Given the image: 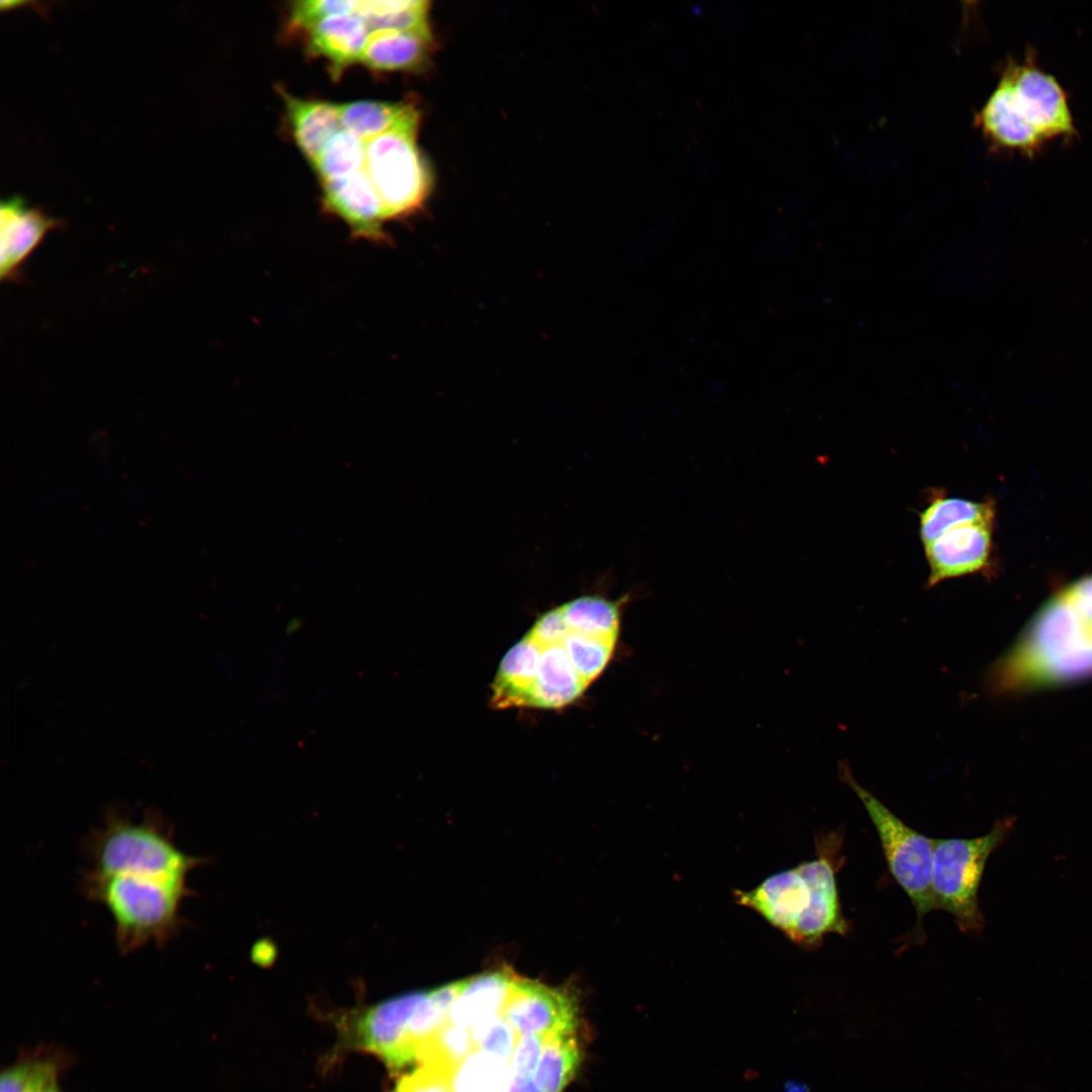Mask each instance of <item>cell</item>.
<instances>
[{
  "label": "cell",
  "instance_id": "cb8c5ba5",
  "mask_svg": "<svg viewBox=\"0 0 1092 1092\" xmlns=\"http://www.w3.org/2000/svg\"><path fill=\"white\" fill-rule=\"evenodd\" d=\"M366 143L342 128L325 145L312 164L323 182L351 176L365 169Z\"/></svg>",
  "mask_w": 1092,
  "mask_h": 1092
},
{
  "label": "cell",
  "instance_id": "4fadbf2b",
  "mask_svg": "<svg viewBox=\"0 0 1092 1092\" xmlns=\"http://www.w3.org/2000/svg\"><path fill=\"white\" fill-rule=\"evenodd\" d=\"M564 629L565 621L561 634L549 642H539L525 634L532 641L535 651L534 681L526 706L560 708L576 700L588 687L578 675L567 653L563 642Z\"/></svg>",
  "mask_w": 1092,
  "mask_h": 1092
},
{
  "label": "cell",
  "instance_id": "f1b7e54d",
  "mask_svg": "<svg viewBox=\"0 0 1092 1092\" xmlns=\"http://www.w3.org/2000/svg\"><path fill=\"white\" fill-rule=\"evenodd\" d=\"M389 1092H452L449 1076L428 1066L420 1065L402 1075Z\"/></svg>",
  "mask_w": 1092,
  "mask_h": 1092
},
{
  "label": "cell",
  "instance_id": "3957f363",
  "mask_svg": "<svg viewBox=\"0 0 1092 1092\" xmlns=\"http://www.w3.org/2000/svg\"><path fill=\"white\" fill-rule=\"evenodd\" d=\"M84 851L90 871L102 875H136L187 880L204 859L180 849L170 822L148 810L134 821L121 809H109L103 824L91 831Z\"/></svg>",
  "mask_w": 1092,
  "mask_h": 1092
},
{
  "label": "cell",
  "instance_id": "83f0119b",
  "mask_svg": "<svg viewBox=\"0 0 1092 1092\" xmlns=\"http://www.w3.org/2000/svg\"><path fill=\"white\" fill-rule=\"evenodd\" d=\"M358 1L305 0L291 3L289 24L292 28L305 30L317 21L337 14L355 13Z\"/></svg>",
  "mask_w": 1092,
  "mask_h": 1092
},
{
  "label": "cell",
  "instance_id": "8992f818",
  "mask_svg": "<svg viewBox=\"0 0 1092 1092\" xmlns=\"http://www.w3.org/2000/svg\"><path fill=\"white\" fill-rule=\"evenodd\" d=\"M1003 835L1000 825L975 838L933 839L931 891L935 909L950 914L963 932L981 928L979 887L987 859Z\"/></svg>",
  "mask_w": 1092,
  "mask_h": 1092
},
{
  "label": "cell",
  "instance_id": "f546056e",
  "mask_svg": "<svg viewBox=\"0 0 1092 1092\" xmlns=\"http://www.w3.org/2000/svg\"><path fill=\"white\" fill-rule=\"evenodd\" d=\"M544 1038L536 1034L521 1036L509 1063V1070L523 1075H535Z\"/></svg>",
  "mask_w": 1092,
  "mask_h": 1092
},
{
  "label": "cell",
  "instance_id": "ba28073f",
  "mask_svg": "<svg viewBox=\"0 0 1092 1092\" xmlns=\"http://www.w3.org/2000/svg\"><path fill=\"white\" fill-rule=\"evenodd\" d=\"M420 991L347 1012L341 1019L342 1043L377 1057L390 1070L418 1063L408 1040V1022Z\"/></svg>",
  "mask_w": 1092,
  "mask_h": 1092
},
{
  "label": "cell",
  "instance_id": "5b68a950",
  "mask_svg": "<svg viewBox=\"0 0 1092 1092\" xmlns=\"http://www.w3.org/2000/svg\"><path fill=\"white\" fill-rule=\"evenodd\" d=\"M839 775L858 797L879 836L890 874L910 899L916 912L915 933L923 938L922 921L935 909L931 891L933 839L905 824L871 792L862 788L846 762Z\"/></svg>",
  "mask_w": 1092,
  "mask_h": 1092
},
{
  "label": "cell",
  "instance_id": "5bb4252c",
  "mask_svg": "<svg viewBox=\"0 0 1092 1092\" xmlns=\"http://www.w3.org/2000/svg\"><path fill=\"white\" fill-rule=\"evenodd\" d=\"M63 222L37 208L27 207L19 197L3 200L0 208L2 280H16L24 261L43 237Z\"/></svg>",
  "mask_w": 1092,
  "mask_h": 1092
},
{
  "label": "cell",
  "instance_id": "484cf974",
  "mask_svg": "<svg viewBox=\"0 0 1092 1092\" xmlns=\"http://www.w3.org/2000/svg\"><path fill=\"white\" fill-rule=\"evenodd\" d=\"M509 1063L482 1050H475L449 1075L452 1092H498Z\"/></svg>",
  "mask_w": 1092,
  "mask_h": 1092
},
{
  "label": "cell",
  "instance_id": "ffe728a7",
  "mask_svg": "<svg viewBox=\"0 0 1092 1092\" xmlns=\"http://www.w3.org/2000/svg\"><path fill=\"white\" fill-rule=\"evenodd\" d=\"M342 127L365 143L380 134L420 120L412 104L360 100L339 104Z\"/></svg>",
  "mask_w": 1092,
  "mask_h": 1092
},
{
  "label": "cell",
  "instance_id": "52a82bcc",
  "mask_svg": "<svg viewBox=\"0 0 1092 1092\" xmlns=\"http://www.w3.org/2000/svg\"><path fill=\"white\" fill-rule=\"evenodd\" d=\"M419 123L411 122L366 142L365 171L386 219L414 212L429 194L431 174L417 145Z\"/></svg>",
  "mask_w": 1092,
  "mask_h": 1092
},
{
  "label": "cell",
  "instance_id": "603a6c76",
  "mask_svg": "<svg viewBox=\"0 0 1092 1092\" xmlns=\"http://www.w3.org/2000/svg\"><path fill=\"white\" fill-rule=\"evenodd\" d=\"M429 5L425 0L358 1L356 13L372 30H398L431 36Z\"/></svg>",
  "mask_w": 1092,
  "mask_h": 1092
},
{
  "label": "cell",
  "instance_id": "7402d4cb",
  "mask_svg": "<svg viewBox=\"0 0 1092 1092\" xmlns=\"http://www.w3.org/2000/svg\"><path fill=\"white\" fill-rule=\"evenodd\" d=\"M581 1062V1050L574 1033H558L544 1038L534 1080L540 1092H562Z\"/></svg>",
  "mask_w": 1092,
  "mask_h": 1092
},
{
  "label": "cell",
  "instance_id": "836d02e7",
  "mask_svg": "<svg viewBox=\"0 0 1092 1092\" xmlns=\"http://www.w3.org/2000/svg\"><path fill=\"white\" fill-rule=\"evenodd\" d=\"M44 1092H62V1091H61V1089H60V1087H59V1085H58V1082H57V1083H55L54 1085H52V1086H51V1087H50V1088H49L48 1090H46Z\"/></svg>",
  "mask_w": 1092,
  "mask_h": 1092
},
{
  "label": "cell",
  "instance_id": "7c38bea8",
  "mask_svg": "<svg viewBox=\"0 0 1092 1092\" xmlns=\"http://www.w3.org/2000/svg\"><path fill=\"white\" fill-rule=\"evenodd\" d=\"M324 210L340 217L355 239L375 244L389 242L387 220L378 193L365 169L351 176L323 182Z\"/></svg>",
  "mask_w": 1092,
  "mask_h": 1092
},
{
  "label": "cell",
  "instance_id": "4316f807",
  "mask_svg": "<svg viewBox=\"0 0 1092 1092\" xmlns=\"http://www.w3.org/2000/svg\"><path fill=\"white\" fill-rule=\"evenodd\" d=\"M475 1050L493 1054L510 1063L520 1035L502 1013L479 1020L470 1028Z\"/></svg>",
  "mask_w": 1092,
  "mask_h": 1092
},
{
  "label": "cell",
  "instance_id": "30bf717a",
  "mask_svg": "<svg viewBox=\"0 0 1092 1092\" xmlns=\"http://www.w3.org/2000/svg\"><path fill=\"white\" fill-rule=\"evenodd\" d=\"M503 1015L520 1036L574 1033L578 1025V1007L572 994L518 975Z\"/></svg>",
  "mask_w": 1092,
  "mask_h": 1092
},
{
  "label": "cell",
  "instance_id": "d6a6232c",
  "mask_svg": "<svg viewBox=\"0 0 1092 1092\" xmlns=\"http://www.w3.org/2000/svg\"><path fill=\"white\" fill-rule=\"evenodd\" d=\"M1085 624H1086V632H1087L1088 638L1092 642V621L1085 622Z\"/></svg>",
  "mask_w": 1092,
  "mask_h": 1092
},
{
  "label": "cell",
  "instance_id": "8fae6325",
  "mask_svg": "<svg viewBox=\"0 0 1092 1092\" xmlns=\"http://www.w3.org/2000/svg\"><path fill=\"white\" fill-rule=\"evenodd\" d=\"M993 523L961 525L925 545L929 567L927 587L986 570L991 558Z\"/></svg>",
  "mask_w": 1092,
  "mask_h": 1092
},
{
  "label": "cell",
  "instance_id": "2e32d148",
  "mask_svg": "<svg viewBox=\"0 0 1092 1092\" xmlns=\"http://www.w3.org/2000/svg\"><path fill=\"white\" fill-rule=\"evenodd\" d=\"M516 977L513 971L502 969L460 981L449 1022L471 1028L479 1020L502 1013Z\"/></svg>",
  "mask_w": 1092,
  "mask_h": 1092
},
{
  "label": "cell",
  "instance_id": "d6986e66",
  "mask_svg": "<svg viewBox=\"0 0 1092 1092\" xmlns=\"http://www.w3.org/2000/svg\"><path fill=\"white\" fill-rule=\"evenodd\" d=\"M994 519L995 508L992 500L975 502L948 496L936 490L919 515V536L925 546L958 526L976 522H994Z\"/></svg>",
  "mask_w": 1092,
  "mask_h": 1092
},
{
  "label": "cell",
  "instance_id": "7a4b0ae2",
  "mask_svg": "<svg viewBox=\"0 0 1092 1092\" xmlns=\"http://www.w3.org/2000/svg\"><path fill=\"white\" fill-rule=\"evenodd\" d=\"M81 890L113 921L114 938L126 954L154 943L166 945L184 925L181 908L193 895L187 880L136 875L84 874Z\"/></svg>",
  "mask_w": 1092,
  "mask_h": 1092
},
{
  "label": "cell",
  "instance_id": "e0dca14e",
  "mask_svg": "<svg viewBox=\"0 0 1092 1092\" xmlns=\"http://www.w3.org/2000/svg\"><path fill=\"white\" fill-rule=\"evenodd\" d=\"M284 101L296 145L306 159L313 164L325 145L340 129L339 104L323 100L301 99L283 89Z\"/></svg>",
  "mask_w": 1092,
  "mask_h": 1092
},
{
  "label": "cell",
  "instance_id": "9c48e42d",
  "mask_svg": "<svg viewBox=\"0 0 1092 1092\" xmlns=\"http://www.w3.org/2000/svg\"><path fill=\"white\" fill-rule=\"evenodd\" d=\"M843 831L820 834L815 841L816 856L798 864L811 891L809 909L793 942L806 948L818 947L825 935H846L850 923L843 916L836 874L843 863Z\"/></svg>",
  "mask_w": 1092,
  "mask_h": 1092
},
{
  "label": "cell",
  "instance_id": "44dd1931",
  "mask_svg": "<svg viewBox=\"0 0 1092 1092\" xmlns=\"http://www.w3.org/2000/svg\"><path fill=\"white\" fill-rule=\"evenodd\" d=\"M64 1052L38 1048L2 1070L0 1092H44L70 1065Z\"/></svg>",
  "mask_w": 1092,
  "mask_h": 1092
},
{
  "label": "cell",
  "instance_id": "9a60e30c",
  "mask_svg": "<svg viewBox=\"0 0 1092 1092\" xmlns=\"http://www.w3.org/2000/svg\"><path fill=\"white\" fill-rule=\"evenodd\" d=\"M304 31L309 53L324 58L335 78L360 62L369 34L365 19L357 13L326 17Z\"/></svg>",
  "mask_w": 1092,
  "mask_h": 1092
},
{
  "label": "cell",
  "instance_id": "4dcf8cb0",
  "mask_svg": "<svg viewBox=\"0 0 1092 1092\" xmlns=\"http://www.w3.org/2000/svg\"><path fill=\"white\" fill-rule=\"evenodd\" d=\"M1063 595L1085 622L1092 621V576L1073 583Z\"/></svg>",
  "mask_w": 1092,
  "mask_h": 1092
},
{
  "label": "cell",
  "instance_id": "d4e9b609",
  "mask_svg": "<svg viewBox=\"0 0 1092 1092\" xmlns=\"http://www.w3.org/2000/svg\"><path fill=\"white\" fill-rule=\"evenodd\" d=\"M475 1051L470 1029L448 1022L418 1051V1063L446 1075Z\"/></svg>",
  "mask_w": 1092,
  "mask_h": 1092
},
{
  "label": "cell",
  "instance_id": "1f68e13d",
  "mask_svg": "<svg viewBox=\"0 0 1092 1092\" xmlns=\"http://www.w3.org/2000/svg\"><path fill=\"white\" fill-rule=\"evenodd\" d=\"M498 1092H540L534 1075H523L508 1070V1075Z\"/></svg>",
  "mask_w": 1092,
  "mask_h": 1092
},
{
  "label": "cell",
  "instance_id": "6da1fadb",
  "mask_svg": "<svg viewBox=\"0 0 1092 1092\" xmlns=\"http://www.w3.org/2000/svg\"><path fill=\"white\" fill-rule=\"evenodd\" d=\"M975 123L993 149L1026 156L1077 132L1066 92L1030 56L1007 64Z\"/></svg>",
  "mask_w": 1092,
  "mask_h": 1092
},
{
  "label": "cell",
  "instance_id": "277c9868",
  "mask_svg": "<svg viewBox=\"0 0 1092 1092\" xmlns=\"http://www.w3.org/2000/svg\"><path fill=\"white\" fill-rule=\"evenodd\" d=\"M1092 674V642L1086 624L1063 594L1037 614L1012 653L999 664L994 680L1007 688L1045 684Z\"/></svg>",
  "mask_w": 1092,
  "mask_h": 1092
},
{
  "label": "cell",
  "instance_id": "ac0fdd59",
  "mask_svg": "<svg viewBox=\"0 0 1092 1092\" xmlns=\"http://www.w3.org/2000/svg\"><path fill=\"white\" fill-rule=\"evenodd\" d=\"M432 36L398 30L369 31L360 63L375 71L415 70L429 57Z\"/></svg>",
  "mask_w": 1092,
  "mask_h": 1092
}]
</instances>
